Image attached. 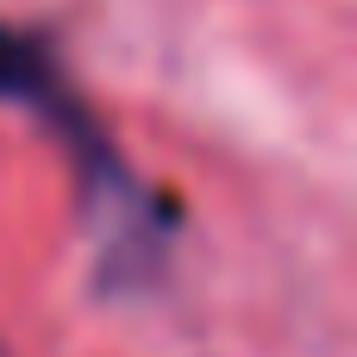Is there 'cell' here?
<instances>
[{
  "label": "cell",
  "instance_id": "obj_1",
  "mask_svg": "<svg viewBox=\"0 0 357 357\" xmlns=\"http://www.w3.org/2000/svg\"><path fill=\"white\" fill-rule=\"evenodd\" d=\"M0 100L38 107L50 126L88 132V126H75V113H69V94H63V82H56L50 56H44V50H38V38H31V31H19V25H0Z\"/></svg>",
  "mask_w": 357,
  "mask_h": 357
}]
</instances>
